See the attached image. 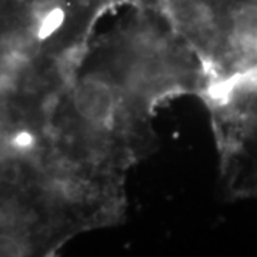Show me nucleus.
Returning a JSON list of instances; mask_svg holds the SVG:
<instances>
[{"mask_svg":"<svg viewBox=\"0 0 257 257\" xmlns=\"http://www.w3.org/2000/svg\"><path fill=\"white\" fill-rule=\"evenodd\" d=\"M202 99L210 113L226 187L234 197L257 199V74L220 83Z\"/></svg>","mask_w":257,"mask_h":257,"instance_id":"f257e3e1","label":"nucleus"}]
</instances>
